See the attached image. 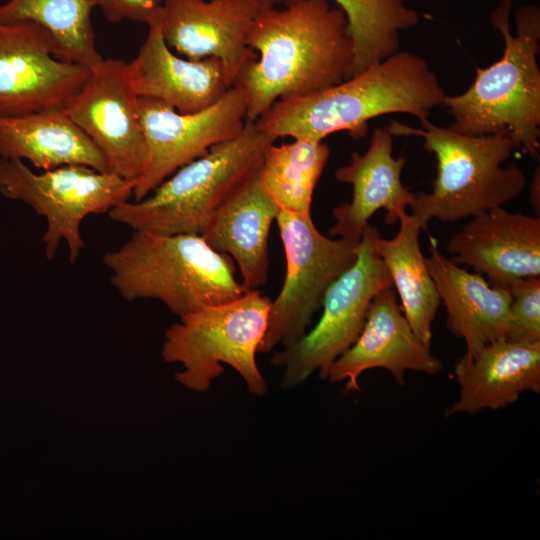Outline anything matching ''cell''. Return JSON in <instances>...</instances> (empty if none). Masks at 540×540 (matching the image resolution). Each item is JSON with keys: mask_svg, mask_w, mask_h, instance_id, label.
<instances>
[{"mask_svg": "<svg viewBox=\"0 0 540 540\" xmlns=\"http://www.w3.org/2000/svg\"><path fill=\"white\" fill-rule=\"evenodd\" d=\"M247 44L257 58L234 85L246 100L245 122H255L276 101L319 93L349 78L353 43L342 9L328 0H292L260 10Z\"/></svg>", "mask_w": 540, "mask_h": 540, "instance_id": "obj_1", "label": "cell"}, {"mask_svg": "<svg viewBox=\"0 0 540 540\" xmlns=\"http://www.w3.org/2000/svg\"><path fill=\"white\" fill-rule=\"evenodd\" d=\"M446 96L425 59L399 50L319 93L278 100L255 122L275 139L321 142L343 130L359 139L367 134L370 119L389 113L428 118Z\"/></svg>", "mask_w": 540, "mask_h": 540, "instance_id": "obj_2", "label": "cell"}, {"mask_svg": "<svg viewBox=\"0 0 540 540\" xmlns=\"http://www.w3.org/2000/svg\"><path fill=\"white\" fill-rule=\"evenodd\" d=\"M512 0H502L491 23L504 40L502 57L476 77L464 93L446 96L453 117L449 129L471 136L507 133L517 149L531 157L540 147V12L529 5L515 12L516 34L510 29Z\"/></svg>", "mask_w": 540, "mask_h": 540, "instance_id": "obj_3", "label": "cell"}, {"mask_svg": "<svg viewBox=\"0 0 540 540\" xmlns=\"http://www.w3.org/2000/svg\"><path fill=\"white\" fill-rule=\"evenodd\" d=\"M103 263L124 299H157L179 317L248 291L236 279L233 259L197 234L134 231L122 246L105 253Z\"/></svg>", "mask_w": 540, "mask_h": 540, "instance_id": "obj_4", "label": "cell"}, {"mask_svg": "<svg viewBox=\"0 0 540 540\" xmlns=\"http://www.w3.org/2000/svg\"><path fill=\"white\" fill-rule=\"evenodd\" d=\"M421 128L392 120L393 136H418L427 152L435 155L437 174L429 193H417L411 215L421 229L431 219L453 223L474 217L517 197L527 184L522 169L511 163L517 149L507 133L471 136L420 119Z\"/></svg>", "mask_w": 540, "mask_h": 540, "instance_id": "obj_5", "label": "cell"}, {"mask_svg": "<svg viewBox=\"0 0 540 540\" xmlns=\"http://www.w3.org/2000/svg\"><path fill=\"white\" fill-rule=\"evenodd\" d=\"M275 138L256 122H245L236 137L180 167L141 200L112 208L111 219L134 231L159 235H201L224 199L262 162Z\"/></svg>", "mask_w": 540, "mask_h": 540, "instance_id": "obj_6", "label": "cell"}, {"mask_svg": "<svg viewBox=\"0 0 540 540\" xmlns=\"http://www.w3.org/2000/svg\"><path fill=\"white\" fill-rule=\"evenodd\" d=\"M271 300L256 290L221 304L205 306L180 316L165 332L162 358L180 363L175 379L186 388L205 392L231 366L248 391L262 397L268 384L261 374L256 353L268 325Z\"/></svg>", "mask_w": 540, "mask_h": 540, "instance_id": "obj_7", "label": "cell"}, {"mask_svg": "<svg viewBox=\"0 0 540 540\" xmlns=\"http://www.w3.org/2000/svg\"><path fill=\"white\" fill-rule=\"evenodd\" d=\"M135 182L113 172H100L84 165H65L41 173L23 161L0 157V194L28 204L45 217L47 229L42 242L45 256L52 260L61 241L75 263L85 247L80 227L91 214L108 213L129 201Z\"/></svg>", "mask_w": 540, "mask_h": 540, "instance_id": "obj_8", "label": "cell"}, {"mask_svg": "<svg viewBox=\"0 0 540 540\" xmlns=\"http://www.w3.org/2000/svg\"><path fill=\"white\" fill-rule=\"evenodd\" d=\"M379 235L370 224L365 227L356 261L324 292L317 324L298 342L272 355V364L283 369V390L296 388L316 372L326 379L332 363L358 338L373 297L393 287L390 273L374 247Z\"/></svg>", "mask_w": 540, "mask_h": 540, "instance_id": "obj_9", "label": "cell"}, {"mask_svg": "<svg viewBox=\"0 0 540 540\" xmlns=\"http://www.w3.org/2000/svg\"><path fill=\"white\" fill-rule=\"evenodd\" d=\"M286 274L271 301L267 330L258 352L287 348L308 330L328 286L357 259L358 243L323 235L311 216L280 209L276 218Z\"/></svg>", "mask_w": 540, "mask_h": 540, "instance_id": "obj_10", "label": "cell"}, {"mask_svg": "<svg viewBox=\"0 0 540 540\" xmlns=\"http://www.w3.org/2000/svg\"><path fill=\"white\" fill-rule=\"evenodd\" d=\"M138 109L147 159L133 188L136 201L212 146L239 135L246 118L245 95L238 85L212 106L195 113H179L163 101L148 97H138Z\"/></svg>", "mask_w": 540, "mask_h": 540, "instance_id": "obj_11", "label": "cell"}, {"mask_svg": "<svg viewBox=\"0 0 540 540\" xmlns=\"http://www.w3.org/2000/svg\"><path fill=\"white\" fill-rule=\"evenodd\" d=\"M63 108L103 153L110 171L136 183L147 147L129 63L103 59Z\"/></svg>", "mask_w": 540, "mask_h": 540, "instance_id": "obj_12", "label": "cell"}, {"mask_svg": "<svg viewBox=\"0 0 540 540\" xmlns=\"http://www.w3.org/2000/svg\"><path fill=\"white\" fill-rule=\"evenodd\" d=\"M52 35L32 21H0V117L54 108L84 85L92 69L54 57Z\"/></svg>", "mask_w": 540, "mask_h": 540, "instance_id": "obj_13", "label": "cell"}, {"mask_svg": "<svg viewBox=\"0 0 540 540\" xmlns=\"http://www.w3.org/2000/svg\"><path fill=\"white\" fill-rule=\"evenodd\" d=\"M392 288L383 289L373 297L358 338L328 370L329 382L346 381L345 394L360 391L358 379L370 369H386L403 385L406 371L433 375L443 368L430 347L415 335Z\"/></svg>", "mask_w": 540, "mask_h": 540, "instance_id": "obj_14", "label": "cell"}, {"mask_svg": "<svg viewBox=\"0 0 540 540\" xmlns=\"http://www.w3.org/2000/svg\"><path fill=\"white\" fill-rule=\"evenodd\" d=\"M259 11L246 0H163L158 21L169 48L190 60L219 59L235 82L257 58L247 38Z\"/></svg>", "mask_w": 540, "mask_h": 540, "instance_id": "obj_15", "label": "cell"}, {"mask_svg": "<svg viewBox=\"0 0 540 540\" xmlns=\"http://www.w3.org/2000/svg\"><path fill=\"white\" fill-rule=\"evenodd\" d=\"M446 250L456 264L507 288L516 279L540 274V218L494 207L472 217Z\"/></svg>", "mask_w": 540, "mask_h": 540, "instance_id": "obj_16", "label": "cell"}, {"mask_svg": "<svg viewBox=\"0 0 540 540\" xmlns=\"http://www.w3.org/2000/svg\"><path fill=\"white\" fill-rule=\"evenodd\" d=\"M148 26L138 54L128 62L138 97L158 99L189 114L212 106L234 86L219 59L190 60L175 55L163 38L158 15Z\"/></svg>", "mask_w": 540, "mask_h": 540, "instance_id": "obj_17", "label": "cell"}, {"mask_svg": "<svg viewBox=\"0 0 540 540\" xmlns=\"http://www.w3.org/2000/svg\"><path fill=\"white\" fill-rule=\"evenodd\" d=\"M393 135L387 127L373 131L370 145L364 154L353 152L347 165L335 171V178L352 185L349 203L333 210L334 225L330 237L359 242L372 215L386 210L385 222L394 224L401 212L413 202L415 193L402 184L401 174L406 159L392 154Z\"/></svg>", "mask_w": 540, "mask_h": 540, "instance_id": "obj_18", "label": "cell"}, {"mask_svg": "<svg viewBox=\"0 0 540 540\" xmlns=\"http://www.w3.org/2000/svg\"><path fill=\"white\" fill-rule=\"evenodd\" d=\"M260 166L224 199L201 234L237 263L247 290L267 283L269 232L280 211L261 181Z\"/></svg>", "mask_w": 540, "mask_h": 540, "instance_id": "obj_19", "label": "cell"}, {"mask_svg": "<svg viewBox=\"0 0 540 540\" xmlns=\"http://www.w3.org/2000/svg\"><path fill=\"white\" fill-rule=\"evenodd\" d=\"M440 302L446 309V325L463 339L467 356H474L497 340L506 339L511 295L477 273H470L444 256L431 242L425 257Z\"/></svg>", "mask_w": 540, "mask_h": 540, "instance_id": "obj_20", "label": "cell"}, {"mask_svg": "<svg viewBox=\"0 0 540 540\" xmlns=\"http://www.w3.org/2000/svg\"><path fill=\"white\" fill-rule=\"evenodd\" d=\"M454 375L459 397L446 417L506 408L523 392H540V342L497 340L472 357L464 354Z\"/></svg>", "mask_w": 540, "mask_h": 540, "instance_id": "obj_21", "label": "cell"}, {"mask_svg": "<svg viewBox=\"0 0 540 540\" xmlns=\"http://www.w3.org/2000/svg\"><path fill=\"white\" fill-rule=\"evenodd\" d=\"M0 157L28 161L43 171L84 165L111 172L103 153L64 108L0 117Z\"/></svg>", "mask_w": 540, "mask_h": 540, "instance_id": "obj_22", "label": "cell"}, {"mask_svg": "<svg viewBox=\"0 0 540 540\" xmlns=\"http://www.w3.org/2000/svg\"><path fill=\"white\" fill-rule=\"evenodd\" d=\"M392 239L376 237L374 247L387 267L401 308L415 335L428 347L440 298L419 244L420 226L407 211L400 213Z\"/></svg>", "mask_w": 540, "mask_h": 540, "instance_id": "obj_23", "label": "cell"}, {"mask_svg": "<svg viewBox=\"0 0 540 540\" xmlns=\"http://www.w3.org/2000/svg\"><path fill=\"white\" fill-rule=\"evenodd\" d=\"M92 0H8L0 5V21H32L54 38V57L94 69L103 57L95 45Z\"/></svg>", "mask_w": 540, "mask_h": 540, "instance_id": "obj_24", "label": "cell"}, {"mask_svg": "<svg viewBox=\"0 0 540 540\" xmlns=\"http://www.w3.org/2000/svg\"><path fill=\"white\" fill-rule=\"evenodd\" d=\"M329 154L322 141L294 139L292 143L266 147L260 178L280 209L311 216L313 192Z\"/></svg>", "mask_w": 540, "mask_h": 540, "instance_id": "obj_25", "label": "cell"}, {"mask_svg": "<svg viewBox=\"0 0 540 540\" xmlns=\"http://www.w3.org/2000/svg\"><path fill=\"white\" fill-rule=\"evenodd\" d=\"M333 1L346 16L353 43L349 77L399 51L400 32L413 28L420 20L419 13L403 0Z\"/></svg>", "mask_w": 540, "mask_h": 540, "instance_id": "obj_26", "label": "cell"}, {"mask_svg": "<svg viewBox=\"0 0 540 540\" xmlns=\"http://www.w3.org/2000/svg\"><path fill=\"white\" fill-rule=\"evenodd\" d=\"M511 295L506 339L521 343L540 342V279L528 276L507 287Z\"/></svg>", "mask_w": 540, "mask_h": 540, "instance_id": "obj_27", "label": "cell"}, {"mask_svg": "<svg viewBox=\"0 0 540 540\" xmlns=\"http://www.w3.org/2000/svg\"><path fill=\"white\" fill-rule=\"evenodd\" d=\"M105 18L112 23L131 20L149 25L161 8L163 0H92Z\"/></svg>", "mask_w": 540, "mask_h": 540, "instance_id": "obj_28", "label": "cell"}, {"mask_svg": "<svg viewBox=\"0 0 540 540\" xmlns=\"http://www.w3.org/2000/svg\"><path fill=\"white\" fill-rule=\"evenodd\" d=\"M534 211L537 213V216H539L540 210V200H539V167L537 168V171L535 172L532 184H531V191H530V199H529Z\"/></svg>", "mask_w": 540, "mask_h": 540, "instance_id": "obj_29", "label": "cell"}, {"mask_svg": "<svg viewBox=\"0 0 540 540\" xmlns=\"http://www.w3.org/2000/svg\"><path fill=\"white\" fill-rule=\"evenodd\" d=\"M258 10H267L271 8H276L281 4H288L291 0H246Z\"/></svg>", "mask_w": 540, "mask_h": 540, "instance_id": "obj_30", "label": "cell"}]
</instances>
